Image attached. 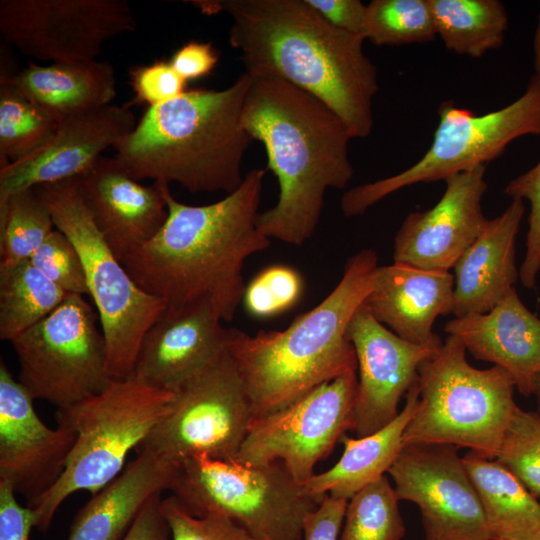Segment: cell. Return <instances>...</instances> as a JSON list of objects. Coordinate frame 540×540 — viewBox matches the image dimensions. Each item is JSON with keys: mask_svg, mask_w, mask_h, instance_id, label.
I'll list each match as a JSON object with an SVG mask.
<instances>
[{"mask_svg": "<svg viewBox=\"0 0 540 540\" xmlns=\"http://www.w3.org/2000/svg\"><path fill=\"white\" fill-rule=\"evenodd\" d=\"M532 396H534L536 400V405H537L536 412L540 414V373H538L534 379L533 387H532Z\"/></svg>", "mask_w": 540, "mask_h": 540, "instance_id": "47", "label": "cell"}, {"mask_svg": "<svg viewBox=\"0 0 540 540\" xmlns=\"http://www.w3.org/2000/svg\"><path fill=\"white\" fill-rule=\"evenodd\" d=\"M418 401L417 382L406 394L402 410L388 425L362 438H350L345 434L340 440L344 445L340 459L330 469L316 473L305 483V492L319 499L329 495L349 500L361 489L384 476L404 447V432Z\"/></svg>", "mask_w": 540, "mask_h": 540, "instance_id": "27", "label": "cell"}, {"mask_svg": "<svg viewBox=\"0 0 540 540\" xmlns=\"http://www.w3.org/2000/svg\"><path fill=\"white\" fill-rule=\"evenodd\" d=\"M55 120L112 104L116 77L108 61L30 62L14 74L0 73Z\"/></svg>", "mask_w": 540, "mask_h": 540, "instance_id": "26", "label": "cell"}, {"mask_svg": "<svg viewBox=\"0 0 540 540\" xmlns=\"http://www.w3.org/2000/svg\"><path fill=\"white\" fill-rule=\"evenodd\" d=\"M177 465L139 449L121 474L78 511L67 540H122L147 500L169 490Z\"/></svg>", "mask_w": 540, "mask_h": 540, "instance_id": "25", "label": "cell"}, {"mask_svg": "<svg viewBox=\"0 0 540 540\" xmlns=\"http://www.w3.org/2000/svg\"><path fill=\"white\" fill-rule=\"evenodd\" d=\"M358 370L354 406L356 438L375 433L399 414L402 397L418 382L419 368L440 347L401 339L378 322L363 306L347 329Z\"/></svg>", "mask_w": 540, "mask_h": 540, "instance_id": "16", "label": "cell"}, {"mask_svg": "<svg viewBox=\"0 0 540 540\" xmlns=\"http://www.w3.org/2000/svg\"><path fill=\"white\" fill-rule=\"evenodd\" d=\"M493 539L540 540V503L496 459L468 451L463 456Z\"/></svg>", "mask_w": 540, "mask_h": 540, "instance_id": "28", "label": "cell"}, {"mask_svg": "<svg viewBox=\"0 0 540 540\" xmlns=\"http://www.w3.org/2000/svg\"><path fill=\"white\" fill-rule=\"evenodd\" d=\"M454 285L449 271L393 262L378 266L363 306L401 339L440 347L443 341L432 327L438 316L453 313Z\"/></svg>", "mask_w": 540, "mask_h": 540, "instance_id": "22", "label": "cell"}, {"mask_svg": "<svg viewBox=\"0 0 540 540\" xmlns=\"http://www.w3.org/2000/svg\"><path fill=\"white\" fill-rule=\"evenodd\" d=\"M203 14L231 19L229 43L245 73L284 80L320 99L353 138L373 129L377 68L361 35L328 23L305 0H191Z\"/></svg>", "mask_w": 540, "mask_h": 540, "instance_id": "1", "label": "cell"}, {"mask_svg": "<svg viewBox=\"0 0 540 540\" xmlns=\"http://www.w3.org/2000/svg\"><path fill=\"white\" fill-rule=\"evenodd\" d=\"M536 498H540V414L518 407L497 457Z\"/></svg>", "mask_w": 540, "mask_h": 540, "instance_id": "35", "label": "cell"}, {"mask_svg": "<svg viewBox=\"0 0 540 540\" xmlns=\"http://www.w3.org/2000/svg\"><path fill=\"white\" fill-rule=\"evenodd\" d=\"M439 122L425 154L408 169L345 191L340 208L346 217L365 213L386 196L418 183L448 177L487 165L525 135H540V76L533 74L523 94L498 110L477 115L444 101Z\"/></svg>", "mask_w": 540, "mask_h": 540, "instance_id": "10", "label": "cell"}, {"mask_svg": "<svg viewBox=\"0 0 540 540\" xmlns=\"http://www.w3.org/2000/svg\"><path fill=\"white\" fill-rule=\"evenodd\" d=\"M251 81L244 72L224 89L186 90L148 107L113 147L114 159L137 181L232 193L244 180L242 162L254 141L241 121Z\"/></svg>", "mask_w": 540, "mask_h": 540, "instance_id": "5", "label": "cell"}, {"mask_svg": "<svg viewBox=\"0 0 540 540\" xmlns=\"http://www.w3.org/2000/svg\"><path fill=\"white\" fill-rule=\"evenodd\" d=\"M222 322L209 301L166 309L145 333L129 378L174 392L226 349Z\"/></svg>", "mask_w": 540, "mask_h": 540, "instance_id": "20", "label": "cell"}, {"mask_svg": "<svg viewBox=\"0 0 540 540\" xmlns=\"http://www.w3.org/2000/svg\"><path fill=\"white\" fill-rule=\"evenodd\" d=\"M29 260L0 272V338L11 342L52 313L68 296Z\"/></svg>", "mask_w": 540, "mask_h": 540, "instance_id": "30", "label": "cell"}, {"mask_svg": "<svg viewBox=\"0 0 540 540\" xmlns=\"http://www.w3.org/2000/svg\"><path fill=\"white\" fill-rule=\"evenodd\" d=\"M377 268L376 252L363 249L347 261L330 294L286 329L249 335L230 328L227 348L243 380L254 420L287 407L323 383L357 371L347 329L373 287Z\"/></svg>", "mask_w": 540, "mask_h": 540, "instance_id": "4", "label": "cell"}, {"mask_svg": "<svg viewBox=\"0 0 540 540\" xmlns=\"http://www.w3.org/2000/svg\"><path fill=\"white\" fill-rule=\"evenodd\" d=\"M504 193L530 204L526 251L519 268V280L527 289L536 286L540 272V160L529 170L508 182Z\"/></svg>", "mask_w": 540, "mask_h": 540, "instance_id": "39", "label": "cell"}, {"mask_svg": "<svg viewBox=\"0 0 540 540\" xmlns=\"http://www.w3.org/2000/svg\"><path fill=\"white\" fill-rule=\"evenodd\" d=\"M492 540H496V539H492Z\"/></svg>", "mask_w": 540, "mask_h": 540, "instance_id": "48", "label": "cell"}, {"mask_svg": "<svg viewBox=\"0 0 540 540\" xmlns=\"http://www.w3.org/2000/svg\"><path fill=\"white\" fill-rule=\"evenodd\" d=\"M486 167L448 177L442 197L432 208L404 219L394 239L395 263L427 270L454 268L489 220L482 209Z\"/></svg>", "mask_w": 540, "mask_h": 540, "instance_id": "17", "label": "cell"}, {"mask_svg": "<svg viewBox=\"0 0 540 540\" xmlns=\"http://www.w3.org/2000/svg\"><path fill=\"white\" fill-rule=\"evenodd\" d=\"M458 447L404 446L388 473L399 500L420 510L424 540H492Z\"/></svg>", "mask_w": 540, "mask_h": 540, "instance_id": "15", "label": "cell"}, {"mask_svg": "<svg viewBox=\"0 0 540 540\" xmlns=\"http://www.w3.org/2000/svg\"><path fill=\"white\" fill-rule=\"evenodd\" d=\"M173 393L166 413L138 449L176 464L198 455L234 461L254 418L228 348Z\"/></svg>", "mask_w": 540, "mask_h": 540, "instance_id": "12", "label": "cell"}, {"mask_svg": "<svg viewBox=\"0 0 540 540\" xmlns=\"http://www.w3.org/2000/svg\"><path fill=\"white\" fill-rule=\"evenodd\" d=\"M29 261L68 294L89 295L79 252L58 229L49 235Z\"/></svg>", "mask_w": 540, "mask_h": 540, "instance_id": "37", "label": "cell"}, {"mask_svg": "<svg viewBox=\"0 0 540 540\" xmlns=\"http://www.w3.org/2000/svg\"><path fill=\"white\" fill-rule=\"evenodd\" d=\"M265 174L252 169L235 191L200 206L177 201L169 185L159 183L167 220L121 262L134 282L167 309L209 301L223 322L232 321L246 289L245 261L270 246L257 227Z\"/></svg>", "mask_w": 540, "mask_h": 540, "instance_id": "2", "label": "cell"}, {"mask_svg": "<svg viewBox=\"0 0 540 540\" xmlns=\"http://www.w3.org/2000/svg\"><path fill=\"white\" fill-rule=\"evenodd\" d=\"M444 330L457 336L474 358L505 369L516 389L532 396L540 373V318L524 305L515 288L489 312L454 318Z\"/></svg>", "mask_w": 540, "mask_h": 540, "instance_id": "23", "label": "cell"}, {"mask_svg": "<svg viewBox=\"0 0 540 540\" xmlns=\"http://www.w3.org/2000/svg\"><path fill=\"white\" fill-rule=\"evenodd\" d=\"M533 67L534 74L540 76V9L533 38Z\"/></svg>", "mask_w": 540, "mask_h": 540, "instance_id": "46", "label": "cell"}, {"mask_svg": "<svg viewBox=\"0 0 540 540\" xmlns=\"http://www.w3.org/2000/svg\"><path fill=\"white\" fill-rule=\"evenodd\" d=\"M427 1L437 36L449 51L479 58L504 44L509 20L501 1Z\"/></svg>", "mask_w": 540, "mask_h": 540, "instance_id": "29", "label": "cell"}, {"mask_svg": "<svg viewBox=\"0 0 540 540\" xmlns=\"http://www.w3.org/2000/svg\"><path fill=\"white\" fill-rule=\"evenodd\" d=\"M524 214V201L512 199L454 266L455 318L487 313L515 288V241Z\"/></svg>", "mask_w": 540, "mask_h": 540, "instance_id": "24", "label": "cell"}, {"mask_svg": "<svg viewBox=\"0 0 540 540\" xmlns=\"http://www.w3.org/2000/svg\"><path fill=\"white\" fill-rule=\"evenodd\" d=\"M302 288V278L295 269L274 265L262 270L246 285L242 301L251 316L268 318L294 306Z\"/></svg>", "mask_w": 540, "mask_h": 540, "instance_id": "36", "label": "cell"}, {"mask_svg": "<svg viewBox=\"0 0 540 540\" xmlns=\"http://www.w3.org/2000/svg\"><path fill=\"white\" fill-rule=\"evenodd\" d=\"M251 78L242 125L263 144L279 186L276 204L259 213L257 227L269 239L301 246L318 226L327 190L344 189L353 178V136L312 94L278 78Z\"/></svg>", "mask_w": 540, "mask_h": 540, "instance_id": "3", "label": "cell"}, {"mask_svg": "<svg viewBox=\"0 0 540 540\" xmlns=\"http://www.w3.org/2000/svg\"><path fill=\"white\" fill-rule=\"evenodd\" d=\"M305 1L334 27L362 36L367 4L360 0Z\"/></svg>", "mask_w": 540, "mask_h": 540, "instance_id": "44", "label": "cell"}, {"mask_svg": "<svg viewBox=\"0 0 540 540\" xmlns=\"http://www.w3.org/2000/svg\"><path fill=\"white\" fill-rule=\"evenodd\" d=\"M162 493L144 504L122 540H172L169 524L161 509Z\"/></svg>", "mask_w": 540, "mask_h": 540, "instance_id": "45", "label": "cell"}, {"mask_svg": "<svg viewBox=\"0 0 540 540\" xmlns=\"http://www.w3.org/2000/svg\"><path fill=\"white\" fill-rule=\"evenodd\" d=\"M59 122L0 76V167L20 161L45 145Z\"/></svg>", "mask_w": 540, "mask_h": 540, "instance_id": "31", "label": "cell"}, {"mask_svg": "<svg viewBox=\"0 0 540 540\" xmlns=\"http://www.w3.org/2000/svg\"><path fill=\"white\" fill-rule=\"evenodd\" d=\"M12 485L0 479V540H29L30 532L36 527V513L21 506Z\"/></svg>", "mask_w": 540, "mask_h": 540, "instance_id": "41", "label": "cell"}, {"mask_svg": "<svg viewBox=\"0 0 540 540\" xmlns=\"http://www.w3.org/2000/svg\"><path fill=\"white\" fill-rule=\"evenodd\" d=\"M173 395L131 378L113 379L102 392L58 408L57 426L73 431L76 440L59 480L28 506L36 513V528L47 531L74 492L95 495L118 477L130 451L155 428Z\"/></svg>", "mask_w": 540, "mask_h": 540, "instance_id": "6", "label": "cell"}, {"mask_svg": "<svg viewBox=\"0 0 540 540\" xmlns=\"http://www.w3.org/2000/svg\"><path fill=\"white\" fill-rule=\"evenodd\" d=\"M94 308L69 294L47 317L11 341L19 383L33 400L66 408L102 392L113 380Z\"/></svg>", "mask_w": 540, "mask_h": 540, "instance_id": "11", "label": "cell"}, {"mask_svg": "<svg viewBox=\"0 0 540 540\" xmlns=\"http://www.w3.org/2000/svg\"><path fill=\"white\" fill-rule=\"evenodd\" d=\"M161 509L172 540H258L225 516L190 514L173 495L162 498Z\"/></svg>", "mask_w": 540, "mask_h": 540, "instance_id": "38", "label": "cell"}, {"mask_svg": "<svg viewBox=\"0 0 540 540\" xmlns=\"http://www.w3.org/2000/svg\"><path fill=\"white\" fill-rule=\"evenodd\" d=\"M136 126L128 106L109 104L68 116L50 140L30 156L0 167V208L15 194L86 174L102 152Z\"/></svg>", "mask_w": 540, "mask_h": 540, "instance_id": "19", "label": "cell"}, {"mask_svg": "<svg viewBox=\"0 0 540 540\" xmlns=\"http://www.w3.org/2000/svg\"><path fill=\"white\" fill-rule=\"evenodd\" d=\"M466 348L448 335L419 368V401L405 429L404 446L449 444L495 459L518 408L515 381L503 368L478 369Z\"/></svg>", "mask_w": 540, "mask_h": 540, "instance_id": "7", "label": "cell"}, {"mask_svg": "<svg viewBox=\"0 0 540 540\" xmlns=\"http://www.w3.org/2000/svg\"><path fill=\"white\" fill-rule=\"evenodd\" d=\"M362 36L376 46L424 44L437 37L427 0H372Z\"/></svg>", "mask_w": 540, "mask_h": 540, "instance_id": "34", "label": "cell"}, {"mask_svg": "<svg viewBox=\"0 0 540 540\" xmlns=\"http://www.w3.org/2000/svg\"><path fill=\"white\" fill-rule=\"evenodd\" d=\"M135 29L126 0L0 1L2 39L38 60H95L107 40Z\"/></svg>", "mask_w": 540, "mask_h": 540, "instance_id": "14", "label": "cell"}, {"mask_svg": "<svg viewBox=\"0 0 540 540\" xmlns=\"http://www.w3.org/2000/svg\"><path fill=\"white\" fill-rule=\"evenodd\" d=\"M357 382L356 371L347 372L254 420L234 461L246 466L282 462L295 481L304 485L346 431H354Z\"/></svg>", "mask_w": 540, "mask_h": 540, "instance_id": "13", "label": "cell"}, {"mask_svg": "<svg viewBox=\"0 0 540 540\" xmlns=\"http://www.w3.org/2000/svg\"><path fill=\"white\" fill-rule=\"evenodd\" d=\"M77 182L95 226L120 262L153 239L167 220L161 185L141 184L114 157L101 156Z\"/></svg>", "mask_w": 540, "mask_h": 540, "instance_id": "21", "label": "cell"}, {"mask_svg": "<svg viewBox=\"0 0 540 540\" xmlns=\"http://www.w3.org/2000/svg\"><path fill=\"white\" fill-rule=\"evenodd\" d=\"M129 77L136 101L146 103L149 107L175 99L186 91L187 81L170 62L163 60L134 66L129 71Z\"/></svg>", "mask_w": 540, "mask_h": 540, "instance_id": "40", "label": "cell"}, {"mask_svg": "<svg viewBox=\"0 0 540 540\" xmlns=\"http://www.w3.org/2000/svg\"><path fill=\"white\" fill-rule=\"evenodd\" d=\"M399 501L386 475L367 485L348 500L338 540H401Z\"/></svg>", "mask_w": 540, "mask_h": 540, "instance_id": "33", "label": "cell"}, {"mask_svg": "<svg viewBox=\"0 0 540 540\" xmlns=\"http://www.w3.org/2000/svg\"><path fill=\"white\" fill-rule=\"evenodd\" d=\"M192 515H222L258 540H303L323 499L307 494L282 462L246 466L205 455L177 465L169 490Z\"/></svg>", "mask_w": 540, "mask_h": 540, "instance_id": "8", "label": "cell"}, {"mask_svg": "<svg viewBox=\"0 0 540 540\" xmlns=\"http://www.w3.org/2000/svg\"><path fill=\"white\" fill-rule=\"evenodd\" d=\"M35 189L56 229L79 252L106 341L109 373L113 379H127L145 333L167 305L141 289L108 247L80 196L77 178Z\"/></svg>", "mask_w": 540, "mask_h": 540, "instance_id": "9", "label": "cell"}, {"mask_svg": "<svg viewBox=\"0 0 540 540\" xmlns=\"http://www.w3.org/2000/svg\"><path fill=\"white\" fill-rule=\"evenodd\" d=\"M76 435L49 428L33 399L0 362V479L8 481L31 505L61 477Z\"/></svg>", "mask_w": 540, "mask_h": 540, "instance_id": "18", "label": "cell"}, {"mask_svg": "<svg viewBox=\"0 0 540 540\" xmlns=\"http://www.w3.org/2000/svg\"><path fill=\"white\" fill-rule=\"evenodd\" d=\"M218 60V53L211 43L190 41L180 47L169 62L184 80L189 81L209 75Z\"/></svg>", "mask_w": 540, "mask_h": 540, "instance_id": "43", "label": "cell"}, {"mask_svg": "<svg viewBox=\"0 0 540 540\" xmlns=\"http://www.w3.org/2000/svg\"><path fill=\"white\" fill-rule=\"evenodd\" d=\"M348 500L325 495L304 521L303 540H338Z\"/></svg>", "mask_w": 540, "mask_h": 540, "instance_id": "42", "label": "cell"}, {"mask_svg": "<svg viewBox=\"0 0 540 540\" xmlns=\"http://www.w3.org/2000/svg\"><path fill=\"white\" fill-rule=\"evenodd\" d=\"M56 229L35 188L12 196L0 208V272L29 260Z\"/></svg>", "mask_w": 540, "mask_h": 540, "instance_id": "32", "label": "cell"}]
</instances>
